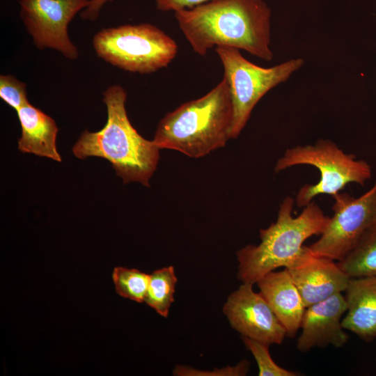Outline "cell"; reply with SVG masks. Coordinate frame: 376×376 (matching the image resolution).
Wrapping results in <instances>:
<instances>
[{
  "label": "cell",
  "instance_id": "cell-1",
  "mask_svg": "<svg viewBox=\"0 0 376 376\" xmlns=\"http://www.w3.org/2000/svg\"><path fill=\"white\" fill-rule=\"evenodd\" d=\"M178 26L200 56L219 46L247 52L262 60L273 58L271 9L264 0H210L174 12Z\"/></svg>",
  "mask_w": 376,
  "mask_h": 376
},
{
  "label": "cell",
  "instance_id": "cell-2",
  "mask_svg": "<svg viewBox=\"0 0 376 376\" xmlns=\"http://www.w3.org/2000/svg\"><path fill=\"white\" fill-rule=\"evenodd\" d=\"M127 93L118 85L103 93L107 120L98 132L84 131L72 148L75 157L104 158L125 184L135 182L149 187L156 171L160 148L143 138L132 126L126 112Z\"/></svg>",
  "mask_w": 376,
  "mask_h": 376
},
{
  "label": "cell",
  "instance_id": "cell-3",
  "mask_svg": "<svg viewBox=\"0 0 376 376\" xmlns=\"http://www.w3.org/2000/svg\"><path fill=\"white\" fill-rule=\"evenodd\" d=\"M293 205L294 199L286 196L280 205L276 221L260 230V244H249L237 251L238 280L253 285L279 267H298L313 256L303 244L310 237L323 233L329 217L311 201L293 217Z\"/></svg>",
  "mask_w": 376,
  "mask_h": 376
},
{
  "label": "cell",
  "instance_id": "cell-4",
  "mask_svg": "<svg viewBox=\"0 0 376 376\" xmlns=\"http://www.w3.org/2000/svg\"><path fill=\"white\" fill-rule=\"evenodd\" d=\"M233 115L229 87L223 77L203 96L166 113L152 141L160 149L202 157L223 148L231 139Z\"/></svg>",
  "mask_w": 376,
  "mask_h": 376
},
{
  "label": "cell",
  "instance_id": "cell-5",
  "mask_svg": "<svg viewBox=\"0 0 376 376\" xmlns=\"http://www.w3.org/2000/svg\"><path fill=\"white\" fill-rule=\"evenodd\" d=\"M97 55L122 70L149 74L166 67L176 56V42L150 24L103 29L93 40Z\"/></svg>",
  "mask_w": 376,
  "mask_h": 376
},
{
  "label": "cell",
  "instance_id": "cell-6",
  "mask_svg": "<svg viewBox=\"0 0 376 376\" xmlns=\"http://www.w3.org/2000/svg\"><path fill=\"white\" fill-rule=\"evenodd\" d=\"M303 164L318 168L320 178L316 184H306L299 189L295 198L297 207L307 205L320 194L334 196L351 182L363 185L371 177V168L366 162L345 153L329 139L288 148L277 160L274 171Z\"/></svg>",
  "mask_w": 376,
  "mask_h": 376
},
{
  "label": "cell",
  "instance_id": "cell-7",
  "mask_svg": "<svg viewBox=\"0 0 376 376\" xmlns=\"http://www.w3.org/2000/svg\"><path fill=\"white\" fill-rule=\"evenodd\" d=\"M215 51L223 65L233 105L231 139L239 136L259 100L271 89L285 82L304 63L291 58L271 68H263L246 60L240 49L219 46Z\"/></svg>",
  "mask_w": 376,
  "mask_h": 376
},
{
  "label": "cell",
  "instance_id": "cell-8",
  "mask_svg": "<svg viewBox=\"0 0 376 376\" xmlns=\"http://www.w3.org/2000/svg\"><path fill=\"white\" fill-rule=\"evenodd\" d=\"M333 215L320 237L309 246L315 256L340 261L354 246L361 236L376 224V180L358 198L338 192L334 196Z\"/></svg>",
  "mask_w": 376,
  "mask_h": 376
},
{
  "label": "cell",
  "instance_id": "cell-9",
  "mask_svg": "<svg viewBox=\"0 0 376 376\" xmlns=\"http://www.w3.org/2000/svg\"><path fill=\"white\" fill-rule=\"evenodd\" d=\"M88 3L89 0H19V15L37 48L52 49L74 60L79 52L70 39L68 27Z\"/></svg>",
  "mask_w": 376,
  "mask_h": 376
},
{
  "label": "cell",
  "instance_id": "cell-10",
  "mask_svg": "<svg viewBox=\"0 0 376 376\" xmlns=\"http://www.w3.org/2000/svg\"><path fill=\"white\" fill-rule=\"evenodd\" d=\"M223 312L230 326L242 336L267 345L283 343L287 332L271 306L253 284H242L228 297Z\"/></svg>",
  "mask_w": 376,
  "mask_h": 376
},
{
  "label": "cell",
  "instance_id": "cell-11",
  "mask_svg": "<svg viewBox=\"0 0 376 376\" xmlns=\"http://www.w3.org/2000/svg\"><path fill=\"white\" fill-rule=\"evenodd\" d=\"M347 309L342 293L308 306L301 323L297 350L307 352L315 347H343L349 338L341 324L342 316Z\"/></svg>",
  "mask_w": 376,
  "mask_h": 376
},
{
  "label": "cell",
  "instance_id": "cell-12",
  "mask_svg": "<svg viewBox=\"0 0 376 376\" xmlns=\"http://www.w3.org/2000/svg\"><path fill=\"white\" fill-rule=\"evenodd\" d=\"M334 261L313 255L304 264L286 269L306 308L346 290L351 277Z\"/></svg>",
  "mask_w": 376,
  "mask_h": 376
},
{
  "label": "cell",
  "instance_id": "cell-13",
  "mask_svg": "<svg viewBox=\"0 0 376 376\" xmlns=\"http://www.w3.org/2000/svg\"><path fill=\"white\" fill-rule=\"evenodd\" d=\"M256 284L285 329L287 336L293 338L301 327L306 308L288 270L285 268L279 272L272 271Z\"/></svg>",
  "mask_w": 376,
  "mask_h": 376
},
{
  "label": "cell",
  "instance_id": "cell-14",
  "mask_svg": "<svg viewBox=\"0 0 376 376\" xmlns=\"http://www.w3.org/2000/svg\"><path fill=\"white\" fill-rule=\"evenodd\" d=\"M345 292L347 309L342 327L366 343L373 341L376 338V276L351 278Z\"/></svg>",
  "mask_w": 376,
  "mask_h": 376
},
{
  "label": "cell",
  "instance_id": "cell-15",
  "mask_svg": "<svg viewBox=\"0 0 376 376\" xmlns=\"http://www.w3.org/2000/svg\"><path fill=\"white\" fill-rule=\"evenodd\" d=\"M17 113L22 129L19 150L61 162L56 149L58 128L54 120L30 103L21 107Z\"/></svg>",
  "mask_w": 376,
  "mask_h": 376
},
{
  "label": "cell",
  "instance_id": "cell-16",
  "mask_svg": "<svg viewBox=\"0 0 376 376\" xmlns=\"http://www.w3.org/2000/svg\"><path fill=\"white\" fill-rule=\"evenodd\" d=\"M337 264L351 278L376 276V224L361 236Z\"/></svg>",
  "mask_w": 376,
  "mask_h": 376
},
{
  "label": "cell",
  "instance_id": "cell-17",
  "mask_svg": "<svg viewBox=\"0 0 376 376\" xmlns=\"http://www.w3.org/2000/svg\"><path fill=\"white\" fill-rule=\"evenodd\" d=\"M178 279L173 266L155 270L150 274L145 302L164 318H166L174 301L175 287Z\"/></svg>",
  "mask_w": 376,
  "mask_h": 376
},
{
  "label": "cell",
  "instance_id": "cell-18",
  "mask_svg": "<svg viewBox=\"0 0 376 376\" xmlns=\"http://www.w3.org/2000/svg\"><path fill=\"white\" fill-rule=\"evenodd\" d=\"M112 279L119 295L139 303L145 301L150 274L136 269L117 267L113 269Z\"/></svg>",
  "mask_w": 376,
  "mask_h": 376
},
{
  "label": "cell",
  "instance_id": "cell-19",
  "mask_svg": "<svg viewBox=\"0 0 376 376\" xmlns=\"http://www.w3.org/2000/svg\"><path fill=\"white\" fill-rule=\"evenodd\" d=\"M242 338L245 347L251 352L256 361L259 376H297L299 375L297 372L286 370L276 364L269 354V345L246 336H242Z\"/></svg>",
  "mask_w": 376,
  "mask_h": 376
},
{
  "label": "cell",
  "instance_id": "cell-20",
  "mask_svg": "<svg viewBox=\"0 0 376 376\" xmlns=\"http://www.w3.org/2000/svg\"><path fill=\"white\" fill-rule=\"evenodd\" d=\"M26 88L24 82L13 75L0 76V97L16 111L29 103Z\"/></svg>",
  "mask_w": 376,
  "mask_h": 376
},
{
  "label": "cell",
  "instance_id": "cell-21",
  "mask_svg": "<svg viewBox=\"0 0 376 376\" xmlns=\"http://www.w3.org/2000/svg\"><path fill=\"white\" fill-rule=\"evenodd\" d=\"M250 363L246 360L240 361L235 366H227L212 371L197 370L191 367L177 366L173 372L176 376H242L249 371Z\"/></svg>",
  "mask_w": 376,
  "mask_h": 376
},
{
  "label": "cell",
  "instance_id": "cell-22",
  "mask_svg": "<svg viewBox=\"0 0 376 376\" xmlns=\"http://www.w3.org/2000/svg\"><path fill=\"white\" fill-rule=\"evenodd\" d=\"M210 0H156V7L162 11H173L191 8Z\"/></svg>",
  "mask_w": 376,
  "mask_h": 376
},
{
  "label": "cell",
  "instance_id": "cell-23",
  "mask_svg": "<svg viewBox=\"0 0 376 376\" xmlns=\"http://www.w3.org/2000/svg\"><path fill=\"white\" fill-rule=\"evenodd\" d=\"M113 0H89L88 5L81 13L84 19L95 20L102 8L108 2Z\"/></svg>",
  "mask_w": 376,
  "mask_h": 376
}]
</instances>
